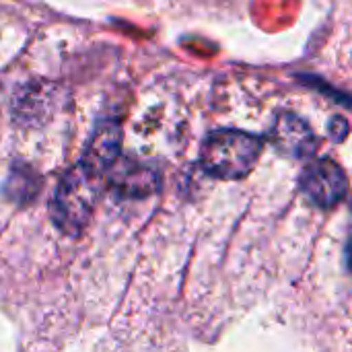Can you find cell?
<instances>
[{
  "instance_id": "cell-4",
  "label": "cell",
  "mask_w": 352,
  "mask_h": 352,
  "mask_svg": "<svg viewBox=\"0 0 352 352\" xmlns=\"http://www.w3.org/2000/svg\"><path fill=\"white\" fill-rule=\"evenodd\" d=\"M109 169V186L122 198H144L159 188V175L148 165L118 159Z\"/></svg>"
},
{
  "instance_id": "cell-1",
  "label": "cell",
  "mask_w": 352,
  "mask_h": 352,
  "mask_svg": "<svg viewBox=\"0 0 352 352\" xmlns=\"http://www.w3.org/2000/svg\"><path fill=\"white\" fill-rule=\"evenodd\" d=\"M101 182L103 175L91 169L82 161L74 165L70 171H66V175L62 177L56 190L54 204H52L54 221L64 233L78 235L85 229L97 204Z\"/></svg>"
},
{
  "instance_id": "cell-5",
  "label": "cell",
  "mask_w": 352,
  "mask_h": 352,
  "mask_svg": "<svg viewBox=\"0 0 352 352\" xmlns=\"http://www.w3.org/2000/svg\"><path fill=\"white\" fill-rule=\"evenodd\" d=\"M272 140L283 153L297 157V159L309 157L318 148V138L314 130L307 126L305 120L293 113H283L278 118L272 130Z\"/></svg>"
},
{
  "instance_id": "cell-3",
  "label": "cell",
  "mask_w": 352,
  "mask_h": 352,
  "mask_svg": "<svg viewBox=\"0 0 352 352\" xmlns=\"http://www.w3.org/2000/svg\"><path fill=\"white\" fill-rule=\"evenodd\" d=\"M301 190L318 206L332 208L346 196L349 179L340 165L330 159H320L307 165V169L303 171Z\"/></svg>"
},
{
  "instance_id": "cell-2",
  "label": "cell",
  "mask_w": 352,
  "mask_h": 352,
  "mask_svg": "<svg viewBox=\"0 0 352 352\" xmlns=\"http://www.w3.org/2000/svg\"><path fill=\"white\" fill-rule=\"evenodd\" d=\"M262 153V140L241 130H217L206 136L200 161L208 175L219 179H241L250 175Z\"/></svg>"
},
{
  "instance_id": "cell-6",
  "label": "cell",
  "mask_w": 352,
  "mask_h": 352,
  "mask_svg": "<svg viewBox=\"0 0 352 352\" xmlns=\"http://www.w3.org/2000/svg\"><path fill=\"white\" fill-rule=\"evenodd\" d=\"M122 151V128L113 122L101 124L91 138L82 163H87L97 173H107L109 167L120 159Z\"/></svg>"
}]
</instances>
